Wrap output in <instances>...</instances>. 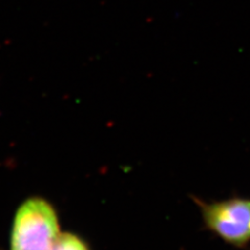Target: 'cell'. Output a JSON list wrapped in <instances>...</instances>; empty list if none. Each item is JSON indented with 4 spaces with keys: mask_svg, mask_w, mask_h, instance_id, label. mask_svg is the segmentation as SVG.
I'll use <instances>...</instances> for the list:
<instances>
[{
    "mask_svg": "<svg viewBox=\"0 0 250 250\" xmlns=\"http://www.w3.org/2000/svg\"><path fill=\"white\" fill-rule=\"evenodd\" d=\"M60 236L57 212L42 198H29L16 213L11 250H50Z\"/></svg>",
    "mask_w": 250,
    "mask_h": 250,
    "instance_id": "1",
    "label": "cell"
},
{
    "mask_svg": "<svg viewBox=\"0 0 250 250\" xmlns=\"http://www.w3.org/2000/svg\"><path fill=\"white\" fill-rule=\"evenodd\" d=\"M200 206L206 225L225 242L241 247L250 241V199L232 198Z\"/></svg>",
    "mask_w": 250,
    "mask_h": 250,
    "instance_id": "2",
    "label": "cell"
},
{
    "mask_svg": "<svg viewBox=\"0 0 250 250\" xmlns=\"http://www.w3.org/2000/svg\"><path fill=\"white\" fill-rule=\"evenodd\" d=\"M50 250H90V248L80 237L64 232L60 233Z\"/></svg>",
    "mask_w": 250,
    "mask_h": 250,
    "instance_id": "3",
    "label": "cell"
}]
</instances>
